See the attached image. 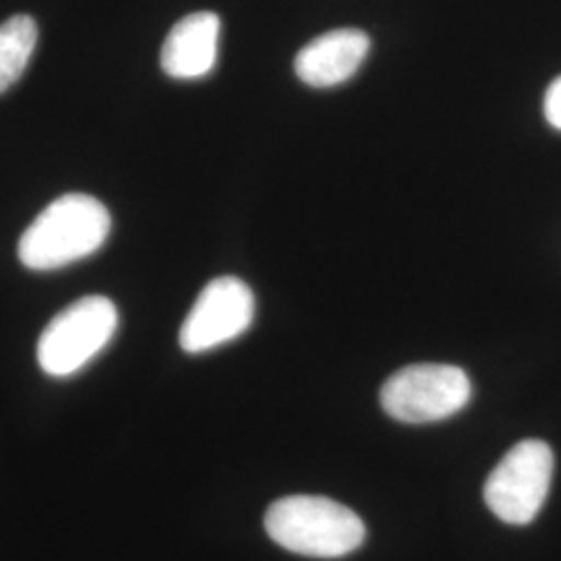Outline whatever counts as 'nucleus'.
Masks as SVG:
<instances>
[{
	"instance_id": "1",
	"label": "nucleus",
	"mask_w": 561,
	"mask_h": 561,
	"mask_svg": "<svg viewBox=\"0 0 561 561\" xmlns=\"http://www.w3.org/2000/svg\"><path fill=\"white\" fill-rule=\"evenodd\" d=\"M111 215L88 194H65L48 204L21 236L20 261L32 271H57L99 252L111 233Z\"/></svg>"
},
{
	"instance_id": "2",
	"label": "nucleus",
	"mask_w": 561,
	"mask_h": 561,
	"mask_svg": "<svg viewBox=\"0 0 561 561\" xmlns=\"http://www.w3.org/2000/svg\"><path fill=\"white\" fill-rule=\"evenodd\" d=\"M264 528L283 549L319 560L345 558L366 539V526L354 510L321 495H289L273 503Z\"/></svg>"
},
{
	"instance_id": "3",
	"label": "nucleus",
	"mask_w": 561,
	"mask_h": 561,
	"mask_svg": "<svg viewBox=\"0 0 561 561\" xmlns=\"http://www.w3.org/2000/svg\"><path fill=\"white\" fill-rule=\"evenodd\" d=\"M117 306L104 296L73 301L46 324L38 340V364L48 377L65 379L94 360L115 337Z\"/></svg>"
},
{
	"instance_id": "4",
	"label": "nucleus",
	"mask_w": 561,
	"mask_h": 561,
	"mask_svg": "<svg viewBox=\"0 0 561 561\" xmlns=\"http://www.w3.org/2000/svg\"><path fill=\"white\" fill-rule=\"evenodd\" d=\"M472 382L460 366L412 364L391 375L381 389L382 410L405 424L451 419L468 405Z\"/></svg>"
},
{
	"instance_id": "5",
	"label": "nucleus",
	"mask_w": 561,
	"mask_h": 561,
	"mask_svg": "<svg viewBox=\"0 0 561 561\" xmlns=\"http://www.w3.org/2000/svg\"><path fill=\"white\" fill-rule=\"evenodd\" d=\"M553 470V451L547 443H516L484 482V502L505 524H530L549 495Z\"/></svg>"
},
{
	"instance_id": "6",
	"label": "nucleus",
	"mask_w": 561,
	"mask_h": 561,
	"mask_svg": "<svg viewBox=\"0 0 561 561\" xmlns=\"http://www.w3.org/2000/svg\"><path fill=\"white\" fill-rule=\"evenodd\" d=\"M256 300L238 277L213 279L181 324L180 345L187 354H204L241 337L254 321Z\"/></svg>"
},
{
	"instance_id": "7",
	"label": "nucleus",
	"mask_w": 561,
	"mask_h": 561,
	"mask_svg": "<svg viewBox=\"0 0 561 561\" xmlns=\"http://www.w3.org/2000/svg\"><path fill=\"white\" fill-rule=\"evenodd\" d=\"M370 53V38L356 27L327 32L296 57V76L310 88H335L356 76Z\"/></svg>"
},
{
	"instance_id": "8",
	"label": "nucleus",
	"mask_w": 561,
	"mask_h": 561,
	"mask_svg": "<svg viewBox=\"0 0 561 561\" xmlns=\"http://www.w3.org/2000/svg\"><path fill=\"white\" fill-rule=\"evenodd\" d=\"M221 20L213 11H198L178 21L162 44V71L173 80H201L219 55Z\"/></svg>"
},
{
	"instance_id": "9",
	"label": "nucleus",
	"mask_w": 561,
	"mask_h": 561,
	"mask_svg": "<svg viewBox=\"0 0 561 561\" xmlns=\"http://www.w3.org/2000/svg\"><path fill=\"white\" fill-rule=\"evenodd\" d=\"M38 42V25L30 15L0 23V94L21 80Z\"/></svg>"
},
{
	"instance_id": "10",
	"label": "nucleus",
	"mask_w": 561,
	"mask_h": 561,
	"mask_svg": "<svg viewBox=\"0 0 561 561\" xmlns=\"http://www.w3.org/2000/svg\"><path fill=\"white\" fill-rule=\"evenodd\" d=\"M542 111H545V119L547 123L561 131V76L547 88L545 102H542Z\"/></svg>"
}]
</instances>
